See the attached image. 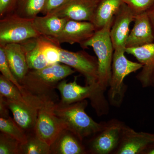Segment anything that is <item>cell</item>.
Wrapping results in <instances>:
<instances>
[{
  "instance_id": "obj_1",
  "label": "cell",
  "mask_w": 154,
  "mask_h": 154,
  "mask_svg": "<svg viewBox=\"0 0 154 154\" xmlns=\"http://www.w3.org/2000/svg\"><path fill=\"white\" fill-rule=\"evenodd\" d=\"M88 105L86 99L72 104L56 103L54 112L63 125L65 129L71 131L84 141L91 137L104 127L105 122L98 123L86 113Z\"/></svg>"
},
{
  "instance_id": "obj_2",
  "label": "cell",
  "mask_w": 154,
  "mask_h": 154,
  "mask_svg": "<svg viewBox=\"0 0 154 154\" xmlns=\"http://www.w3.org/2000/svg\"><path fill=\"white\" fill-rule=\"evenodd\" d=\"M114 17L105 26L96 30L91 38L80 45L83 48L91 47L96 54L98 62L97 85L99 92L104 94L109 88L111 75L114 50L110 37V30Z\"/></svg>"
},
{
  "instance_id": "obj_3",
  "label": "cell",
  "mask_w": 154,
  "mask_h": 154,
  "mask_svg": "<svg viewBox=\"0 0 154 154\" xmlns=\"http://www.w3.org/2000/svg\"><path fill=\"white\" fill-rule=\"evenodd\" d=\"M75 72L68 66L59 63L40 69H29L21 85L26 91L33 95L53 96L55 95L54 91L59 83Z\"/></svg>"
},
{
  "instance_id": "obj_4",
  "label": "cell",
  "mask_w": 154,
  "mask_h": 154,
  "mask_svg": "<svg viewBox=\"0 0 154 154\" xmlns=\"http://www.w3.org/2000/svg\"><path fill=\"white\" fill-rule=\"evenodd\" d=\"M78 77L72 82L63 79L59 83L57 89L60 94V103L68 105L89 99L91 105L98 116L107 115L109 112V103L104 94L99 91L98 85L82 86L77 82Z\"/></svg>"
},
{
  "instance_id": "obj_5",
  "label": "cell",
  "mask_w": 154,
  "mask_h": 154,
  "mask_svg": "<svg viewBox=\"0 0 154 154\" xmlns=\"http://www.w3.org/2000/svg\"><path fill=\"white\" fill-rule=\"evenodd\" d=\"M125 53V50H116L113 52L107 100L110 105L116 107L121 106L127 90V86L124 82L125 78L143 67L140 63L128 60Z\"/></svg>"
},
{
  "instance_id": "obj_6",
  "label": "cell",
  "mask_w": 154,
  "mask_h": 154,
  "mask_svg": "<svg viewBox=\"0 0 154 154\" xmlns=\"http://www.w3.org/2000/svg\"><path fill=\"white\" fill-rule=\"evenodd\" d=\"M22 95L25 102H16L5 98L9 110L13 114L14 119L18 125L27 134L34 131L38 111L45 100L49 96H38L30 94L23 88Z\"/></svg>"
},
{
  "instance_id": "obj_7",
  "label": "cell",
  "mask_w": 154,
  "mask_h": 154,
  "mask_svg": "<svg viewBox=\"0 0 154 154\" xmlns=\"http://www.w3.org/2000/svg\"><path fill=\"white\" fill-rule=\"evenodd\" d=\"M40 36L33 25V19L22 18L13 13L0 19V46L21 43Z\"/></svg>"
},
{
  "instance_id": "obj_8",
  "label": "cell",
  "mask_w": 154,
  "mask_h": 154,
  "mask_svg": "<svg viewBox=\"0 0 154 154\" xmlns=\"http://www.w3.org/2000/svg\"><path fill=\"white\" fill-rule=\"evenodd\" d=\"M125 124L117 119L105 122L102 130L90 137L88 154H113L120 143Z\"/></svg>"
},
{
  "instance_id": "obj_9",
  "label": "cell",
  "mask_w": 154,
  "mask_h": 154,
  "mask_svg": "<svg viewBox=\"0 0 154 154\" xmlns=\"http://www.w3.org/2000/svg\"><path fill=\"white\" fill-rule=\"evenodd\" d=\"M57 96H49L45 100L38 111L34 132L40 139L50 146L63 130L65 129L56 115L54 107Z\"/></svg>"
},
{
  "instance_id": "obj_10",
  "label": "cell",
  "mask_w": 154,
  "mask_h": 154,
  "mask_svg": "<svg viewBox=\"0 0 154 154\" xmlns=\"http://www.w3.org/2000/svg\"><path fill=\"white\" fill-rule=\"evenodd\" d=\"M60 61L82 75L85 79L86 85H97L98 62L95 57L84 50L73 52L61 48Z\"/></svg>"
},
{
  "instance_id": "obj_11",
  "label": "cell",
  "mask_w": 154,
  "mask_h": 154,
  "mask_svg": "<svg viewBox=\"0 0 154 154\" xmlns=\"http://www.w3.org/2000/svg\"><path fill=\"white\" fill-rule=\"evenodd\" d=\"M100 0H68L63 5L49 13L69 20L93 23Z\"/></svg>"
},
{
  "instance_id": "obj_12",
  "label": "cell",
  "mask_w": 154,
  "mask_h": 154,
  "mask_svg": "<svg viewBox=\"0 0 154 154\" xmlns=\"http://www.w3.org/2000/svg\"><path fill=\"white\" fill-rule=\"evenodd\" d=\"M154 143V133L137 132L125 125L122 136L113 154H141Z\"/></svg>"
},
{
  "instance_id": "obj_13",
  "label": "cell",
  "mask_w": 154,
  "mask_h": 154,
  "mask_svg": "<svg viewBox=\"0 0 154 154\" xmlns=\"http://www.w3.org/2000/svg\"><path fill=\"white\" fill-rule=\"evenodd\" d=\"M135 15L129 7L123 3L114 17L110 30V37L114 51L126 49V42L130 33V25Z\"/></svg>"
},
{
  "instance_id": "obj_14",
  "label": "cell",
  "mask_w": 154,
  "mask_h": 154,
  "mask_svg": "<svg viewBox=\"0 0 154 154\" xmlns=\"http://www.w3.org/2000/svg\"><path fill=\"white\" fill-rule=\"evenodd\" d=\"M97 30L92 22L68 20L60 34L53 42L59 45L63 43L81 45L91 38Z\"/></svg>"
},
{
  "instance_id": "obj_15",
  "label": "cell",
  "mask_w": 154,
  "mask_h": 154,
  "mask_svg": "<svg viewBox=\"0 0 154 154\" xmlns=\"http://www.w3.org/2000/svg\"><path fill=\"white\" fill-rule=\"evenodd\" d=\"M125 53L133 56L143 65L141 71L136 76L142 87L151 86L154 75V42L140 47L126 48Z\"/></svg>"
},
{
  "instance_id": "obj_16",
  "label": "cell",
  "mask_w": 154,
  "mask_h": 154,
  "mask_svg": "<svg viewBox=\"0 0 154 154\" xmlns=\"http://www.w3.org/2000/svg\"><path fill=\"white\" fill-rule=\"evenodd\" d=\"M134 25L130 32L125 47H140L154 42L151 24L146 12L135 16Z\"/></svg>"
},
{
  "instance_id": "obj_17",
  "label": "cell",
  "mask_w": 154,
  "mask_h": 154,
  "mask_svg": "<svg viewBox=\"0 0 154 154\" xmlns=\"http://www.w3.org/2000/svg\"><path fill=\"white\" fill-rule=\"evenodd\" d=\"M4 48L7 60L14 76L20 85L29 70L25 51L20 43H9Z\"/></svg>"
},
{
  "instance_id": "obj_18",
  "label": "cell",
  "mask_w": 154,
  "mask_h": 154,
  "mask_svg": "<svg viewBox=\"0 0 154 154\" xmlns=\"http://www.w3.org/2000/svg\"><path fill=\"white\" fill-rule=\"evenodd\" d=\"M51 154H87L82 141L68 130L61 131L50 146Z\"/></svg>"
},
{
  "instance_id": "obj_19",
  "label": "cell",
  "mask_w": 154,
  "mask_h": 154,
  "mask_svg": "<svg viewBox=\"0 0 154 154\" xmlns=\"http://www.w3.org/2000/svg\"><path fill=\"white\" fill-rule=\"evenodd\" d=\"M69 19L48 14L33 19L34 27L41 36L53 41L59 36Z\"/></svg>"
},
{
  "instance_id": "obj_20",
  "label": "cell",
  "mask_w": 154,
  "mask_h": 154,
  "mask_svg": "<svg viewBox=\"0 0 154 154\" xmlns=\"http://www.w3.org/2000/svg\"><path fill=\"white\" fill-rule=\"evenodd\" d=\"M20 44L25 51L29 69H40L49 65L42 51L38 37L30 38Z\"/></svg>"
},
{
  "instance_id": "obj_21",
  "label": "cell",
  "mask_w": 154,
  "mask_h": 154,
  "mask_svg": "<svg viewBox=\"0 0 154 154\" xmlns=\"http://www.w3.org/2000/svg\"><path fill=\"white\" fill-rule=\"evenodd\" d=\"M123 3V0H100L93 22L97 30L104 27L114 17Z\"/></svg>"
},
{
  "instance_id": "obj_22",
  "label": "cell",
  "mask_w": 154,
  "mask_h": 154,
  "mask_svg": "<svg viewBox=\"0 0 154 154\" xmlns=\"http://www.w3.org/2000/svg\"><path fill=\"white\" fill-rule=\"evenodd\" d=\"M45 0H18L14 13L22 18L33 19L44 9Z\"/></svg>"
},
{
  "instance_id": "obj_23",
  "label": "cell",
  "mask_w": 154,
  "mask_h": 154,
  "mask_svg": "<svg viewBox=\"0 0 154 154\" xmlns=\"http://www.w3.org/2000/svg\"><path fill=\"white\" fill-rule=\"evenodd\" d=\"M27 136V142L21 144L20 154H51L50 146L42 140L34 131Z\"/></svg>"
},
{
  "instance_id": "obj_24",
  "label": "cell",
  "mask_w": 154,
  "mask_h": 154,
  "mask_svg": "<svg viewBox=\"0 0 154 154\" xmlns=\"http://www.w3.org/2000/svg\"><path fill=\"white\" fill-rule=\"evenodd\" d=\"M39 45L49 65L60 63V45L43 36L38 37Z\"/></svg>"
},
{
  "instance_id": "obj_25",
  "label": "cell",
  "mask_w": 154,
  "mask_h": 154,
  "mask_svg": "<svg viewBox=\"0 0 154 154\" xmlns=\"http://www.w3.org/2000/svg\"><path fill=\"white\" fill-rule=\"evenodd\" d=\"M0 130L16 139L21 144L27 142V133L10 116L8 118L0 117Z\"/></svg>"
},
{
  "instance_id": "obj_26",
  "label": "cell",
  "mask_w": 154,
  "mask_h": 154,
  "mask_svg": "<svg viewBox=\"0 0 154 154\" xmlns=\"http://www.w3.org/2000/svg\"><path fill=\"white\" fill-rule=\"evenodd\" d=\"M0 95L6 99L16 101L25 102L22 92L11 81L4 76L0 75Z\"/></svg>"
},
{
  "instance_id": "obj_27",
  "label": "cell",
  "mask_w": 154,
  "mask_h": 154,
  "mask_svg": "<svg viewBox=\"0 0 154 154\" xmlns=\"http://www.w3.org/2000/svg\"><path fill=\"white\" fill-rule=\"evenodd\" d=\"M21 143L11 136L0 134V154H20Z\"/></svg>"
},
{
  "instance_id": "obj_28",
  "label": "cell",
  "mask_w": 154,
  "mask_h": 154,
  "mask_svg": "<svg viewBox=\"0 0 154 154\" xmlns=\"http://www.w3.org/2000/svg\"><path fill=\"white\" fill-rule=\"evenodd\" d=\"M0 71L2 75L12 82L21 92L23 87L13 74L7 60L4 48L1 46H0Z\"/></svg>"
},
{
  "instance_id": "obj_29",
  "label": "cell",
  "mask_w": 154,
  "mask_h": 154,
  "mask_svg": "<svg viewBox=\"0 0 154 154\" xmlns=\"http://www.w3.org/2000/svg\"><path fill=\"white\" fill-rule=\"evenodd\" d=\"M135 16L146 12L154 5V0H123Z\"/></svg>"
},
{
  "instance_id": "obj_30",
  "label": "cell",
  "mask_w": 154,
  "mask_h": 154,
  "mask_svg": "<svg viewBox=\"0 0 154 154\" xmlns=\"http://www.w3.org/2000/svg\"><path fill=\"white\" fill-rule=\"evenodd\" d=\"M18 0H0V18L14 13Z\"/></svg>"
},
{
  "instance_id": "obj_31",
  "label": "cell",
  "mask_w": 154,
  "mask_h": 154,
  "mask_svg": "<svg viewBox=\"0 0 154 154\" xmlns=\"http://www.w3.org/2000/svg\"><path fill=\"white\" fill-rule=\"evenodd\" d=\"M68 0H45V5L42 14L45 15L58 8L67 2Z\"/></svg>"
},
{
  "instance_id": "obj_32",
  "label": "cell",
  "mask_w": 154,
  "mask_h": 154,
  "mask_svg": "<svg viewBox=\"0 0 154 154\" xmlns=\"http://www.w3.org/2000/svg\"><path fill=\"white\" fill-rule=\"evenodd\" d=\"M9 110L5 101V97L0 95V117L8 118L9 117Z\"/></svg>"
},
{
  "instance_id": "obj_33",
  "label": "cell",
  "mask_w": 154,
  "mask_h": 154,
  "mask_svg": "<svg viewBox=\"0 0 154 154\" xmlns=\"http://www.w3.org/2000/svg\"><path fill=\"white\" fill-rule=\"evenodd\" d=\"M151 24L154 35V5L146 12Z\"/></svg>"
},
{
  "instance_id": "obj_34",
  "label": "cell",
  "mask_w": 154,
  "mask_h": 154,
  "mask_svg": "<svg viewBox=\"0 0 154 154\" xmlns=\"http://www.w3.org/2000/svg\"><path fill=\"white\" fill-rule=\"evenodd\" d=\"M141 154H154V143L149 145L144 150Z\"/></svg>"
},
{
  "instance_id": "obj_35",
  "label": "cell",
  "mask_w": 154,
  "mask_h": 154,
  "mask_svg": "<svg viewBox=\"0 0 154 154\" xmlns=\"http://www.w3.org/2000/svg\"><path fill=\"white\" fill-rule=\"evenodd\" d=\"M151 87L154 88V75H153V76L152 77V79Z\"/></svg>"
}]
</instances>
